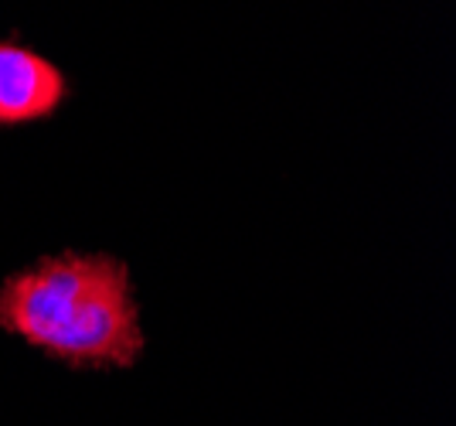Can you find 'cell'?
<instances>
[{
	"mask_svg": "<svg viewBox=\"0 0 456 426\" xmlns=\"http://www.w3.org/2000/svg\"><path fill=\"white\" fill-rule=\"evenodd\" d=\"M65 96L69 82L55 61L18 41H0V127L52 117Z\"/></svg>",
	"mask_w": 456,
	"mask_h": 426,
	"instance_id": "cell-2",
	"label": "cell"
},
{
	"mask_svg": "<svg viewBox=\"0 0 456 426\" xmlns=\"http://www.w3.org/2000/svg\"><path fill=\"white\" fill-rule=\"evenodd\" d=\"M0 331L72 368H134L147 348L130 270L106 252H58L7 276Z\"/></svg>",
	"mask_w": 456,
	"mask_h": 426,
	"instance_id": "cell-1",
	"label": "cell"
}]
</instances>
